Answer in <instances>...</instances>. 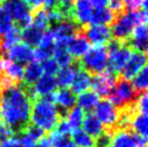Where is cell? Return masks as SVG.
Returning a JSON list of instances; mask_svg holds the SVG:
<instances>
[{
	"label": "cell",
	"mask_w": 148,
	"mask_h": 147,
	"mask_svg": "<svg viewBox=\"0 0 148 147\" xmlns=\"http://www.w3.org/2000/svg\"><path fill=\"white\" fill-rule=\"evenodd\" d=\"M32 101L21 84H13L2 89L0 101V120L13 131L14 135L24 132L30 123Z\"/></svg>",
	"instance_id": "cell-1"
},
{
	"label": "cell",
	"mask_w": 148,
	"mask_h": 147,
	"mask_svg": "<svg viewBox=\"0 0 148 147\" xmlns=\"http://www.w3.org/2000/svg\"><path fill=\"white\" fill-rule=\"evenodd\" d=\"M147 22V12L146 10L137 11H127L123 14H120L115 17L111 23L110 33L114 39L121 42L127 41L135 26L140 24H146Z\"/></svg>",
	"instance_id": "cell-2"
},
{
	"label": "cell",
	"mask_w": 148,
	"mask_h": 147,
	"mask_svg": "<svg viewBox=\"0 0 148 147\" xmlns=\"http://www.w3.org/2000/svg\"><path fill=\"white\" fill-rule=\"evenodd\" d=\"M30 121L40 127L43 131H54L60 121L55 104L45 102L42 98H37L34 101V104H32Z\"/></svg>",
	"instance_id": "cell-3"
},
{
	"label": "cell",
	"mask_w": 148,
	"mask_h": 147,
	"mask_svg": "<svg viewBox=\"0 0 148 147\" xmlns=\"http://www.w3.org/2000/svg\"><path fill=\"white\" fill-rule=\"evenodd\" d=\"M140 93L133 88L132 83L122 77L117 78V81L111 88L108 95L109 101L118 110L136 107V102Z\"/></svg>",
	"instance_id": "cell-4"
},
{
	"label": "cell",
	"mask_w": 148,
	"mask_h": 147,
	"mask_svg": "<svg viewBox=\"0 0 148 147\" xmlns=\"http://www.w3.org/2000/svg\"><path fill=\"white\" fill-rule=\"evenodd\" d=\"M81 68L89 73L91 76L104 73L107 68L108 63V53L106 47L104 45H95L94 48L89 49L86 53L79 60Z\"/></svg>",
	"instance_id": "cell-5"
},
{
	"label": "cell",
	"mask_w": 148,
	"mask_h": 147,
	"mask_svg": "<svg viewBox=\"0 0 148 147\" xmlns=\"http://www.w3.org/2000/svg\"><path fill=\"white\" fill-rule=\"evenodd\" d=\"M2 8L9 13L15 27L24 29L33 21V10L24 0H2Z\"/></svg>",
	"instance_id": "cell-6"
},
{
	"label": "cell",
	"mask_w": 148,
	"mask_h": 147,
	"mask_svg": "<svg viewBox=\"0 0 148 147\" xmlns=\"http://www.w3.org/2000/svg\"><path fill=\"white\" fill-rule=\"evenodd\" d=\"M94 116L102 122V124L106 126L107 128L105 130L109 131L112 134L115 133L119 111L109 100L104 98L102 101H99L96 106L94 107Z\"/></svg>",
	"instance_id": "cell-7"
},
{
	"label": "cell",
	"mask_w": 148,
	"mask_h": 147,
	"mask_svg": "<svg viewBox=\"0 0 148 147\" xmlns=\"http://www.w3.org/2000/svg\"><path fill=\"white\" fill-rule=\"evenodd\" d=\"M132 51L125 43H122L119 48L111 51L108 53V63L107 68L105 71L109 74H112L115 76H119L121 69L123 68L127 60L130 58Z\"/></svg>",
	"instance_id": "cell-8"
},
{
	"label": "cell",
	"mask_w": 148,
	"mask_h": 147,
	"mask_svg": "<svg viewBox=\"0 0 148 147\" xmlns=\"http://www.w3.org/2000/svg\"><path fill=\"white\" fill-rule=\"evenodd\" d=\"M3 60L24 66L34 60L33 49L25 43H16L0 54Z\"/></svg>",
	"instance_id": "cell-9"
},
{
	"label": "cell",
	"mask_w": 148,
	"mask_h": 147,
	"mask_svg": "<svg viewBox=\"0 0 148 147\" xmlns=\"http://www.w3.org/2000/svg\"><path fill=\"white\" fill-rule=\"evenodd\" d=\"M82 28L83 27H80L74 21L65 20L51 25L49 30L55 41H68L70 38L80 33Z\"/></svg>",
	"instance_id": "cell-10"
},
{
	"label": "cell",
	"mask_w": 148,
	"mask_h": 147,
	"mask_svg": "<svg viewBox=\"0 0 148 147\" xmlns=\"http://www.w3.org/2000/svg\"><path fill=\"white\" fill-rule=\"evenodd\" d=\"M119 76H115L112 74L104 71L102 74H97L94 76H91V84L92 89L99 98H108L110 93L111 88L117 81V78Z\"/></svg>",
	"instance_id": "cell-11"
},
{
	"label": "cell",
	"mask_w": 148,
	"mask_h": 147,
	"mask_svg": "<svg viewBox=\"0 0 148 147\" xmlns=\"http://www.w3.org/2000/svg\"><path fill=\"white\" fill-rule=\"evenodd\" d=\"M81 34L89 43L94 45H104L111 39L110 27L108 25H89L83 27Z\"/></svg>",
	"instance_id": "cell-12"
},
{
	"label": "cell",
	"mask_w": 148,
	"mask_h": 147,
	"mask_svg": "<svg viewBox=\"0 0 148 147\" xmlns=\"http://www.w3.org/2000/svg\"><path fill=\"white\" fill-rule=\"evenodd\" d=\"M147 63V55L145 52H140V51H134L131 53L130 58L127 60L123 68L121 69V77L123 79L130 80L138 73L140 69H143Z\"/></svg>",
	"instance_id": "cell-13"
},
{
	"label": "cell",
	"mask_w": 148,
	"mask_h": 147,
	"mask_svg": "<svg viewBox=\"0 0 148 147\" xmlns=\"http://www.w3.org/2000/svg\"><path fill=\"white\" fill-rule=\"evenodd\" d=\"M148 33L146 24H140L135 26L132 35L124 43L134 51H140V52H145L147 51V43H148Z\"/></svg>",
	"instance_id": "cell-14"
},
{
	"label": "cell",
	"mask_w": 148,
	"mask_h": 147,
	"mask_svg": "<svg viewBox=\"0 0 148 147\" xmlns=\"http://www.w3.org/2000/svg\"><path fill=\"white\" fill-rule=\"evenodd\" d=\"M93 7L90 0H75L73 5V21L80 26L86 27L90 24Z\"/></svg>",
	"instance_id": "cell-15"
},
{
	"label": "cell",
	"mask_w": 148,
	"mask_h": 147,
	"mask_svg": "<svg viewBox=\"0 0 148 147\" xmlns=\"http://www.w3.org/2000/svg\"><path fill=\"white\" fill-rule=\"evenodd\" d=\"M54 42L55 40L50 30H45L40 43L34 51V58L37 60V62H43L51 58L54 51Z\"/></svg>",
	"instance_id": "cell-16"
},
{
	"label": "cell",
	"mask_w": 148,
	"mask_h": 147,
	"mask_svg": "<svg viewBox=\"0 0 148 147\" xmlns=\"http://www.w3.org/2000/svg\"><path fill=\"white\" fill-rule=\"evenodd\" d=\"M66 49L74 58H79L83 56L86 53V51L90 49V43L80 32L68 40L66 45Z\"/></svg>",
	"instance_id": "cell-17"
},
{
	"label": "cell",
	"mask_w": 148,
	"mask_h": 147,
	"mask_svg": "<svg viewBox=\"0 0 148 147\" xmlns=\"http://www.w3.org/2000/svg\"><path fill=\"white\" fill-rule=\"evenodd\" d=\"M81 69V65L79 63V60H75L70 65L63 67L62 69H60L56 74V82L58 86L61 88H67L71 84V82L74 80L76 74Z\"/></svg>",
	"instance_id": "cell-18"
},
{
	"label": "cell",
	"mask_w": 148,
	"mask_h": 147,
	"mask_svg": "<svg viewBox=\"0 0 148 147\" xmlns=\"http://www.w3.org/2000/svg\"><path fill=\"white\" fill-rule=\"evenodd\" d=\"M112 147H138L136 134L131 130H118L112 134Z\"/></svg>",
	"instance_id": "cell-19"
},
{
	"label": "cell",
	"mask_w": 148,
	"mask_h": 147,
	"mask_svg": "<svg viewBox=\"0 0 148 147\" xmlns=\"http://www.w3.org/2000/svg\"><path fill=\"white\" fill-rule=\"evenodd\" d=\"M58 82H56V79L53 77V76H48V75H45V76H41V77L38 79L36 83L34 84V90H35V93H36V96L37 98H40V96H43V95H47L49 93H53L56 91L58 89Z\"/></svg>",
	"instance_id": "cell-20"
},
{
	"label": "cell",
	"mask_w": 148,
	"mask_h": 147,
	"mask_svg": "<svg viewBox=\"0 0 148 147\" xmlns=\"http://www.w3.org/2000/svg\"><path fill=\"white\" fill-rule=\"evenodd\" d=\"M43 30L36 27L35 25H29L21 32V40L30 48H37L43 35Z\"/></svg>",
	"instance_id": "cell-21"
},
{
	"label": "cell",
	"mask_w": 148,
	"mask_h": 147,
	"mask_svg": "<svg viewBox=\"0 0 148 147\" xmlns=\"http://www.w3.org/2000/svg\"><path fill=\"white\" fill-rule=\"evenodd\" d=\"M68 41H55L54 42V51H53V57L55 62L58 63V66L61 67H66V66L70 65L75 58L66 49V45Z\"/></svg>",
	"instance_id": "cell-22"
},
{
	"label": "cell",
	"mask_w": 148,
	"mask_h": 147,
	"mask_svg": "<svg viewBox=\"0 0 148 147\" xmlns=\"http://www.w3.org/2000/svg\"><path fill=\"white\" fill-rule=\"evenodd\" d=\"M83 131L92 136L93 139H96L102 132H104V126L99 119L93 114L88 113L83 118Z\"/></svg>",
	"instance_id": "cell-23"
},
{
	"label": "cell",
	"mask_w": 148,
	"mask_h": 147,
	"mask_svg": "<svg viewBox=\"0 0 148 147\" xmlns=\"http://www.w3.org/2000/svg\"><path fill=\"white\" fill-rule=\"evenodd\" d=\"M99 98L94 91L86 90L83 91L81 93H79L78 98H76V102L78 104V106L83 110L90 113L91 110L94 109L96 104L99 103Z\"/></svg>",
	"instance_id": "cell-24"
},
{
	"label": "cell",
	"mask_w": 148,
	"mask_h": 147,
	"mask_svg": "<svg viewBox=\"0 0 148 147\" xmlns=\"http://www.w3.org/2000/svg\"><path fill=\"white\" fill-rule=\"evenodd\" d=\"M24 67L20 64L4 60L3 62V75L8 77L14 84L21 83L23 80Z\"/></svg>",
	"instance_id": "cell-25"
},
{
	"label": "cell",
	"mask_w": 148,
	"mask_h": 147,
	"mask_svg": "<svg viewBox=\"0 0 148 147\" xmlns=\"http://www.w3.org/2000/svg\"><path fill=\"white\" fill-rule=\"evenodd\" d=\"M42 75V68L41 65L39 64V62L32 61L28 63L24 69L23 74V83L27 84V86H34L36 81Z\"/></svg>",
	"instance_id": "cell-26"
},
{
	"label": "cell",
	"mask_w": 148,
	"mask_h": 147,
	"mask_svg": "<svg viewBox=\"0 0 148 147\" xmlns=\"http://www.w3.org/2000/svg\"><path fill=\"white\" fill-rule=\"evenodd\" d=\"M147 115L142 113H136L131 119L130 123V130L134 132L135 134L140 135L144 139H147L148 127H147Z\"/></svg>",
	"instance_id": "cell-27"
},
{
	"label": "cell",
	"mask_w": 148,
	"mask_h": 147,
	"mask_svg": "<svg viewBox=\"0 0 148 147\" xmlns=\"http://www.w3.org/2000/svg\"><path fill=\"white\" fill-rule=\"evenodd\" d=\"M55 103L58 106L70 110L76 104V95L70 89L61 88L58 92H55Z\"/></svg>",
	"instance_id": "cell-28"
},
{
	"label": "cell",
	"mask_w": 148,
	"mask_h": 147,
	"mask_svg": "<svg viewBox=\"0 0 148 147\" xmlns=\"http://www.w3.org/2000/svg\"><path fill=\"white\" fill-rule=\"evenodd\" d=\"M116 15L108 8H99L92 11L90 19L91 25H108L115 20Z\"/></svg>",
	"instance_id": "cell-29"
},
{
	"label": "cell",
	"mask_w": 148,
	"mask_h": 147,
	"mask_svg": "<svg viewBox=\"0 0 148 147\" xmlns=\"http://www.w3.org/2000/svg\"><path fill=\"white\" fill-rule=\"evenodd\" d=\"M91 84V75L86 73L82 68L76 74L74 80L71 82V91L74 93H81L83 91H86L90 88Z\"/></svg>",
	"instance_id": "cell-30"
},
{
	"label": "cell",
	"mask_w": 148,
	"mask_h": 147,
	"mask_svg": "<svg viewBox=\"0 0 148 147\" xmlns=\"http://www.w3.org/2000/svg\"><path fill=\"white\" fill-rule=\"evenodd\" d=\"M21 41V29L17 27H13L11 30H9L7 34H4V38H2V42H1V48H0V54L4 52L5 50L9 48L13 47L16 43H20Z\"/></svg>",
	"instance_id": "cell-31"
},
{
	"label": "cell",
	"mask_w": 148,
	"mask_h": 147,
	"mask_svg": "<svg viewBox=\"0 0 148 147\" xmlns=\"http://www.w3.org/2000/svg\"><path fill=\"white\" fill-rule=\"evenodd\" d=\"M73 142L77 147H93L94 139L81 129H75L71 132Z\"/></svg>",
	"instance_id": "cell-32"
},
{
	"label": "cell",
	"mask_w": 148,
	"mask_h": 147,
	"mask_svg": "<svg viewBox=\"0 0 148 147\" xmlns=\"http://www.w3.org/2000/svg\"><path fill=\"white\" fill-rule=\"evenodd\" d=\"M83 118H84L83 110L79 106H74L68 111L66 120H67V122L69 123L71 129L75 130V129H79V128L82 126Z\"/></svg>",
	"instance_id": "cell-33"
},
{
	"label": "cell",
	"mask_w": 148,
	"mask_h": 147,
	"mask_svg": "<svg viewBox=\"0 0 148 147\" xmlns=\"http://www.w3.org/2000/svg\"><path fill=\"white\" fill-rule=\"evenodd\" d=\"M148 69L147 67L145 66L143 69H140L138 73L136 74L134 77L132 78L133 79V82H132V86L135 89L137 92H144L147 89L148 86Z\"/></svg>",
	"instance_id": "cell-34"
},
{
	"label": "cell",
	"mask_w": 148,
	"mask_h": 147,
	"mask_svg": "<svg viewBox=\"0 0 148 147\" xmlns=\"http://www.w3.org/2000/svg\"><path fill=\"white\" fill-rule=\"evenodd\" d=\"M34 24L36 27L42 29L43 32L49 28V20H48V15H47V11L45 9L39 8L37 10L33 11V21Z\"/></svg>",
	"instance_id": "cell-35"
},
{
	"label": "cell",
	"mask_w": 148,
	"mask_h": 147,
	"mask_svg": "<svg viewBox=\"0 0 148 147\" xmlns=\"http://www.w3.org/2000/svg\"><path fill=\"white\" fill-rule=\"evenodd\" d=\"M49 136L52 142V147H77L67 135L60 134L55 130L52 131Z\"/></svg>",
	"instance_id": "cell-36"
},
{
	"label": "cell",
	"mask_w": 148,
	"mask_h": 147,
	"mask_svg": "<svg viewBox=\"0 0 148 147\" xmlns=\"http://www.w3.org/2000/svg\"><path fill=\"white\" fill-rule=\"evenodd\" d=\"M14 27V23L9 13L2 7H0V34L4 35Z\"/></svg>",
	"instance_id": "cell-37"
},
{
	"label": "cell",
	"mask_w": 148,
	"mask_h": 147,
	"mask_svg": "<svg viewBox=\"0 0 148 147\" xmlns=\"http://www.w3.org/2000/svg\"><path fill=\"white\" fill-rule=\"evenodd\" d=\"M45 132L40 127H38L36 124H34V123H29L28 126L26 127V129L24 130V133L26 135H28L30 139L35 141V142H37L39 141L40 139H42L43 136H45Z\"/></svg>",
	"instance_id": "cell-38"
},
{
	"label": "cell",
	"mask_w": 148,
	"mask_h": 147,
	"mask_svg": "<svg viewBox=\"0 0 148 147\" xmlns=\"http://www.w3.org/2000/svg\"><path fill=\"white\" fill-rule=\"evenodd\" d=\"M41 68H42V71H45V75L53 76L54 77V75H56L58 71L60 70V66L58 65V63L55 62V60L51 57V58H48V60L42 62Z\"/></svg>",
	"instance_id": "cell-39"
},
{
	"label": "cell",
	"mask_w": 148,
	"mask_h": 147,
	"mask_svg": "<svg viewBox=\"0 0 148 147\" xmlns=\"http://www.w3.org/2000/svg\"><path fill=\"white\" fill-rule=\"evenodd\" d=\"M111 139H112V133L107 130H104V132H102L95 139L94 145L96 147H109L111 145Z\"/></svg>",
	"instance_id": "cell-40"
},
{
	"label": "cell",
	"mask_w": 148,
	"mask_h": 147,
	"mask_svg": "<svg viewBox=\"0 0 148 147\" xmlns=\"http://www.w3.org/2000/svg\"><path fill=\"white\" fill-rule=\"evenodd\" d=\"M107 5H109V10L115 14L116 16L127 12V9H125L123 0H108V4Z\"/></svg>",
	"instance_id": "cell-41"
},
{
	"label": "cell",
	"mask_w": 148,
	"mask_h": 147,
	"mask_svg": "<svg viewBox=\"0 0 148 147\" xmlns=\"http://www.w3.org/2000/svg\"><path fill=\"white\" fill-rule=\"evenodd\" d=\"M127 11H137L140 8L147 9V0H123Z\"/></svg>",
	"instance_id": "cell-42"
},
{
	"label": "cell",
	"mask_w": 148,
	"mask_h": 147,
	"mask_svg": "<svg viewBox=\"0 0 148 147\" xmlns=\"http://www.w3.org/2000/svg\"><path fill=\"white\" fill-rule=\"evenodd\" d=\"M136 109L138 113L147 115L148 111V100H147V92L144 91L142 92L140 95V98L136 102Z\"/></svg>",
	"instance_id": "cell-43"
},
{
	"label": "cell",
	"mask_w": 148,
	"mask_h": 147,
	"mask_svg": "<svg viewBox=\"0 0 148 147\" xmlns=\"http://www.w3.org/2000/svg\"><path fill=\"white\" fill-rule=\"evenodd\" d=\"M55 131L58 132L60 134H63V135H68L71 134V132H73V129L71 127L69 126V123L67 122V120L64 119V120H60L58 123V126L55 128Z\"/></svg>",
	"instance_id": "cell-44"
},
{
	"label": "cell",
	"mask_w": 148,
	"mask_h": 147,
	"mask_svg": "<svg viewBox=\"0 0 148 147\" xmlns=\"http://www.w3.org/2000/svg\"><path fill=\"white\" fill-rule=\"evenodd\" d=\"M14 136L13 131L10 129L9 126H7L3 121L0 120V141H4V139H8L10 137Z\"/></svg>",
	"instance_id": "cell-45"
},
{
	"label": "cell",
	"mask_w": 148,
	"mask_h": 147,
	"mask_svg": "<svg viewBox=\"0 0 148 147\" xmlns=\"http://www.w3.org/2000/svg\"><path fill=\"white\" fill-rule=\"evenodd\" d=\"M17 139H20V142H21V145L22 147H37V144L35 141L29 137L28 135H26L24 132H22L20 134H17Z\"/></svg>",
	"instance_id": "cell-46"
},
{
	"label": "cell",
	"mask_w": 148,
	"mask_h": 147,
	"mask_svg": "<svg viewBox=\"0 0 148 147\" xmlns=\"http://www.w3.org/2000/svg\"><path fill=\"white\" fill-rule=\"evenodd\" d=\"M0 147H22V145L20 139L15 137V136H12V137H10L8 139L1 141Z\"/></svg>",
	"instance_id": "cell-47"
},
{
	"label": "cell",
	"mask_w": 148,
	"mask_h": 147,
	"mask_svg": "<svg viewBox=\"0 0 148 147\" xmlns=\"http://www.w3.org/2000/svg\"><path fill=\"white\" fill-rule=\"evenodd\" d=\"M45 10H52L58 7V0H42Z\"/></svg>",
	"instance_id": "cell-48"
},
{
	"label": "cell",
	"mask_w": 148,
	"mask_h": 147,
	"mask_svg": "<svg viewBox=\"0 0 148 147\" xmlns=\"http://www.w3.org/2000/svg\"><path fill=\"white\" fill-rule=\"evenodd\" d=\"M37 147H52V142L50 136H43L42 139H40L38 141Z\"/></svg>",
	"instance_id": "cell-49"
},
{
	"label": "cell",
	"mask_w": 148,
	"mask_h": 147,
	"mask_svg": "<svg viewBox=\"0 0 148 147\" xmlns=\"http://www.w3.org/2000/svg\"><path fill=\"white\" fill-rule=\"evenodd\" d=\"M92 7H94L95 9L99 8H106V5L108 4V0H90Z\"/></svg>",
	"instance_id": "cell-50"
},
{
	"label": "cell",
	"mask_w": 148,
	"mask_h": 147,
	"mask_svg": "<svg viewBox=\"0 0 148 147\" xmlns=\"http://www.w3.org/2000/svg\"><path fill=\"white\" fill-rule=\"evenodd\" d=\"M3 62H4V60L2 58V56L0 55V78H1L2 73H3Z\"/></svg>",
	"instance_id": "cell-51"
},
{
	"label": "cell",
	"mask_w": 148,
	"mask_h": 147,
	"mask_svg": "<svg viewBox=\"0 0 148 147\" xmlns=\"http://www.w3.org/2000/svg\"><path fill=\"white\" fill-rule=\"evenodd\" d=\"M1 95H2V89H1V87H0V101H1Z\"/></svg>",
	"instance_id": "cell-52"
},
{
	"label": "cell",
	"mask_w": 148,
	"mask_h": 147,
	"mask_svg": "<svg viewBox=\"0 0 148 147\" xmlns=\"http://www.w3.org/2000/svg\"><path fill=\"white\" fill-rule=\"evenodd\" d=\"M1 42H2V36H1V34H0V48H1Z\"/></svg>",
	"instance_id": "cell-53"
},
{
	"label": "cell",
	"mask_w": 148,
	"mask_h": 147,
	"mask_svg": "<svg viewBox=\"0 0 148 147\" xmlns=\"http://www.w3.org/2000/svg\"><path fill=\"white\" fill-rule=\"evenodd\" d=\"M1 2H2V0H0V4H1Z\"/></svg>",
	"instance_id": "cell-54"
}]
</instances>
